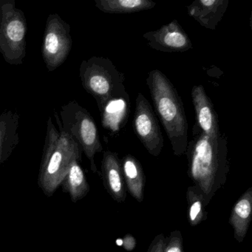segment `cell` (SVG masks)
<instances>
[{
  "label": "cell",
  "instance_id": "cell-10",
  "mask_svg": "<svg viewBox=\"0 0 252 252\" xmlns=\"http://www.w3.org/2000/svg\"><path fill=\"white\" fill-rule=\"evenodd\" d=\"M191 98L196 116V122L194 126L208 136H218L221 133L218 116L212 101L202 85L193 87Z\"/></svg>",
  "mask_w": 252,
  "mask_h": 252
},
{
  "label": "cell",
  "instance_id": "cell-11",
  "mask_svg": "<svg viewBox=\"0 0 252 252\" xmlns=\"http://www.w3.org/2000/svg\"><path fill=\"white\" fill-rule=\"evenodd\" d=\"M103 127L118 133L126 125L130 112V101L127 92L113 95L98 106Z\"/></svg>",
  "mask_w": 252,
  "mask_h": 252
},
{
  "label": "cell",
  "instance_id": "cell-12",
  "mask_svg": "<svg viewBox=\"0 0 252 252\" xmlns=\"http://www.w3.org/2000/svg\"><path fill=\"white\" fill-rule=\"evenodd\" d=\"M101 177L104 188L112 198L117 203H123L126 197V185L118 153L109 150L104 152L101 161Z\"/></svg>",
  "mask_w": 252,
  "mask_h": 252
},
{
  "label": "cell",
  "instance_id": "cell-15",
  "mask_svg": "<svg viewBox=\"0 0 252 252\" xmlns=\"http://www.w3.org/2000/svg\"><path fill=\"white\" fill-rule=\"evenodd\" d=\"M252 187H249L236 202L231 209L228 223L234 230V237L238 243L244 240L252 220Z\"/></svg>",
  "mask_w": 252,
  "mask_h": 252
},
{
  "label": "cell",
  "instance_id": "cell-22",
  "mask_svg": "<svg viewBox=\"0 0 252 252\" xmlns=\"http://www.w3.org/2000/svg\"><path fill=\"white\" fill-rule=\"evenodd\" d=\"M122 244L124 249L128 252H132L136 246V240L130 234H126L122 239Z\"/></svg>",
  "mask_w": 252,
  "mask_h": 252
},
{
  "label": "cell",
  "instance_id": "cell-21",
  "mask_svg": "<svg viewBox=\"0 0 252 252\" xmlns=\"http://www.w3.org/2000/svg\"><path fill=\"white\" fill-rule=\"evenodd\" d=\"M166 238L163 234H158L155 237L149 247L147 252H163Z\"/></svg>",
  "mask_w": 252,
  "mask_h": 252
},
{
  "label": "cell",
  "instance_id": "cell-20",
  "mask_svg": "<svg viewBox=\"0 0 252 252\" xmlns=\"http://www.w3.org/2000/svg\"><path fill=\"white\" fill-rule=\"evenodd\" d=\"M163 252H184V241L182 233L179 230H175L166 239Z\"/></svg>",
  "mask_w": 252,
  "mask_h": 252
},
{
  "label": "cell",
  "instance_id": "cell-9",
  "mask_svg": "<svg viewBox=\"0 0 252 252\" xmlns=\"http://www.w3.org/2000/svg\"><path fill=\"white\" fill-rule=\"evenodd\" d=\"M143 37L147 41L150 48L160 52H185L192 49L188 34L177 20L162 26L158 30L144 33Z\"/></svg>",
  "mask_w": 252,
  "mask_h": 252
},
{
  "label": "cell",
  "instance_id": "cell-2",
  "mask_svg": "<svg viewBox=\"0 0 252 252\" xmlns=\"http://www.w3.org/2000/svg\"><path fill=\"white\" fill-rule=\"evenodd\" d=\"M146 82L174 154L184 156L188 145V122L176 88L159 70H151Z\"/></svg>",
  "mask_w": 252,
  "mask_h": 252
},
{
  "label": "cell",
  "instance_id": "cell-6",
  "mask_svg": "<svg viewBox=\"0 0 252 252\" xmlns=\"http://www.w3.org/2000/svg\"><path fill=\"white\" fill-rule=\"evenodd\" d=\"M27 20L15 0H0V54L11 65H21L26 56Z\"/></svg>",
  "mask_w": 252,
  "mask_h": 252
},
{
  "label": "cell",
  "instance_id": "cell-17",
  "mask_svg": "<svg viewBox=\"0 0 252 252\" xmlns=\"http://www.w3.org/2000/svg\"><path fill=\"white\" fill-rule=\"evenodd\" d=\"M81 160L78 158L73 159L61 184L63 191L69 194L74 203L86 197L90 191L89 184L79 163Z\"/></svg>",
  "mask_w": 252,
  "mask_h": 252
},
{
  "label": "cell",
  "instance_id": "cell-5",
  "mask_svg": "<svg viewBox=\"0 0 252 252\" xmlns=\"http://www.w3.org/2000/svg\"><path fill=\"white\" fill-rule=\"evenodd\" d=\"M79 76L84 89L95 98L98 106L113 95L126 92L125 75L109 59L93 57L83 60Z\"/></svg>",
  "mask_w": 252,
  "mask_h": 252
},
{
  "label": "cell",
  "instance_id": "cell-3",
  "mask_svg": "<svg viewBox=\"0 0 252 252\" xmlns=\"http://www.w3.org/2000/svg\"><path fill=\"white\" fill-rule=\"evenodd\" d=\"M57 129L51 117L48 118L47 133L38 185L48 197H52L68 172L73 159L82 158V149L58 125Z\"/></svg>",
  "mask_w": 252,
  "mask_h": 252
},
{
  "label": "cell",
  "instance_id": "cell-7",
  "mask_svg": "<svg viewBox=\"0 0 252 252\" xmlns=\"http://www.w3.org/2000/svg\"><path fill=\"white\" fill-rule=\"evenodd\" d=\"M72 45L70 25L58 14H50L47 18L42 45V58L48 72L54 71L66 61Z\"/></svg>",
  "mask_w": 252,
  "mask_h": 252
},
{
  "label": "cell",
  "instance_id": "cell-19",
  "mask_svg": "<svg viewBox=\"0 0 252 252\" xmlns=\"http://www.w3.org/2000/svg\"><path fill=\"white\" fill-rule=\"evenodd\" d=\"M188 203V220L191 226H196L207 219L204 198L196 186H190L187 190Z\"/></svg>",
  "mask_w": 252,
  "mask_h": 252
},
{
  "label": "cell",
  "instance_id": "cell-1",
  "mask_svg": "<svg viewBox=\"0 0 252 252\" xmlns=\"http://www.w3.org/2000/svg\"><path fill=\"white\" fill-rule=\"evenodd\" d=\"M192 133L185 153L188 158L187 174L201 191L208 206L223 187L229 172L228 141L224 134L208 136L194 126Z\"/></svg>",
  "mask_w": 252,
  "mask_h": 252
},
{
  "label": "cell",
  "instance_id": "cell-4",
  "mask_svg": "<svg viewBox=\"0 0 252 252\" xmlns=\"http://www.w3.org/2000/svg\"><path fill=\"white\" fill-rule=\"evenodd\" d=\"M57 124L66 134L79 144L91 163V169L98 173L95 156L103 151L98 127L89 112L77 101H70L60 109V116L55 113Z\"/></svg>",
  "mask_w": 252,
  "mask_h": 252
},
{
  "label": "cell",
  "instance_id": "cell-13",
  "mask_svg": "<svg viewBox=\"0 0 252 252\" xmlns=\"http://www.w3.org/2000/svg\"><path fill=\"white\" fill-rule=\"evenodd\" d=\"M228 5V0H196L188 7L187 11L200 26L215 31Z\"/></svg>",
  "mask_w": 252,
  "mask_h": 252
},
{
  "label": "cell",
  "instance_id": "cell-18",
  "mask_svg": "<svg viewBox=\"0 0 252 252\" xmlns=\"http://www.w3.org/2000/svg\"><path fill=\"white\" fill-rule=\"evenodd\" d=\"M95 4L98 9L107 14H132L156 5L150 0H95Z\"/></svg>",
  "mask_w": 252,
  "mask_h": 252
},
{
  "label": "cell",
  "instance_id": "cell-14",
  "mask_svg": "<svg viewBox=\"0 0 252 252\" xmlns=\"http://www.w3.org/2000/svg\"><path fill=\"white\" fill-rule=\"evenodd\" d=\"M20 114L12 110L0 114V165L9 158L20 143Z\"/></svg>",
  "mask_w": 252,
  "mask_h": 252
},
{
  "label": "cell",
  "instance_id": "cell-8",
  "mask_svg": "<svg viewBox=\"0 0 252 252\" xmlns=\"http://www.w3.org/2000/svg\"><path fill=\"white\" fill-rule=\"evenodd\" d=\"M132 126L146 150L152 156L158 157L163 148V135L150 102L141 93L135 101Z\"/></svg>",
  "mask_w": 252,
  "mask_h": 252
},
{
  "label": "cell",
  "instance_id": "cell-16",
  "mask_svg": "<svg viewBox=\"0 0 252 252\" xmlns=\"http://www.w3.org/2000/svg\"><path fill=\"white\" fill-rule=\"evenodd\" d=\"M125 185L137 201L144 200L145 175L139 160L132 155H126L121 160Z\"/></svg>",
  "mask_w": 252,
  "mask_h": 252
}]
</instances>
